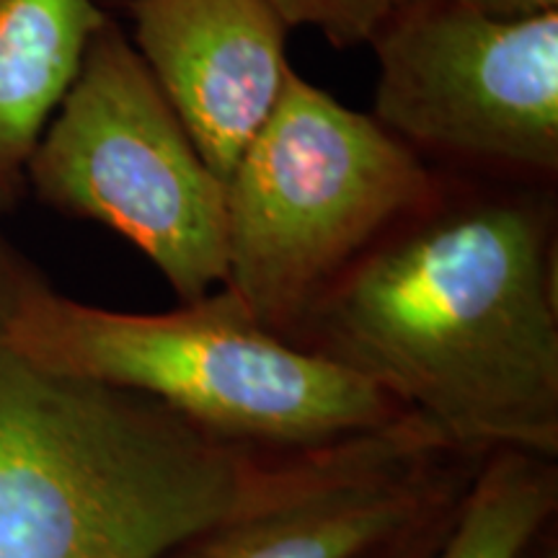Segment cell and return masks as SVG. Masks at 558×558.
Returning <instances> with one entry per match:
<instances>
[{
    "label": "cell",
    "mask_w": 558,
    "mask_h": 558,
    "mask_svg": "<svg viewBox=\"0 0 558 558\" xmlns=\"http://www.w3.org/2000/svg\"><path fill=\"white\" fill-rule=\"evenodd\" d=\"M556 184L445 173L290 333L458 456L558 460Z\"/></svg>",
    "instance_id": "cell-1"
},
{
    "label": "cell",
    "mask_w": 558,
    "mask_h": 558,
    "mask_svg": "<svg viewBox=\"0 0 558 558\" xmlns=\"http://www.w3.org/2000/svg\"><path fill=\"white\" fill-rule=\"evenodd\" d=\"M24 259L0 230V558H158L354 445L251 448L145 396L32 365L3 333Z\"/></svg>",
    "instance_id": "cell-2"
},
{
    "label": "cell",
    "mask_w": 558,
    "mask_h": 558,
    "mask_svg": "<svg viewBox=\"0 0 558 558\" xmlns=\"http://www.w3.org/2000/svg\"><path fill=\"white\" fill-rule=\"evenodd\" d=\"M3 333L32 365L145 396L251 448L318 452L418 422L362 375L277 337L226 288L122 313L62 295L24 259Z\"/></svg>",
    "instance_id": "cell-3"
},
{
    "label": "cell",
    "mask_w": 558,
    "mask_h": 558,
    "mask_svg": "<svg viewBox=\"0 0 558 558\" xmlns=\"http://www.w3.org/2000/svg\"><path fill=\"white\" fill-rule=\"evenodd\" d=\"M442 173L292 68L230 173L222 288L290 339L326 284L383 230L427 202Z\"/></svg>",
    "instance_id": "cell-4"
},
{
    "label": "cell",
    "mask_w": 558,
    "mask_h": 558,
    "mask_svg": "<svg viewBox=\"0 0 558 558\" xmlns=\"http://www.w3.org/2000/svg\"><path fill=\"white\" fill-rule=\"evenodd\" d=\"M26 186L47 207L128 239L181 303L226 282V181L111 16L39 140Z\"/></svg>",
    "instance_id": "cell-5"
},
{
    "label": "cell",
    "mask_w": 558,
    "mask_h": 558,
    "mask_svg": "<svg viewBox=\"0 0 558 558\" xmlns=\"http://www.w3.org/2000/svg\"><path fill=\"white\" fill-rule=\"evenodd\" d=\"M369 45L373 117L390 135L465 173L556 184L558 11L401 5Z\"/></svg>",
    "instance_id": "cell-6"
},
{
    "label": "cell",
    "mask_w": 558,
    "mask_h": 558,
    "mask_svg": "<svg viewBox=\"0 0 558 558\" xmlns=\"http://www.w3.org/2000/svg\"><path fill=\"white\" fill-rule=\"evenodd\" d=\"M481 460L427 424L360 439L308 478L186 535L158 558H362L450 512Z\"/></svg>",
    "instance_id": "cell-7"
},
{
    "label": "cell",
    "mask_w": 558,
    "mask_h": 558,
    "mask_svg": "<svg viewBox=\"0 0 558 558\" xmlns=\"http://www.w3.org/2000/svg\"><path fill=\"white\" fill-rule=\"evenodd\" d=\"M135 47L202 158L226 181L292 65L271 0H124Z\"/></svg>",
    "instance_id": "cell-8"
},
{
    "label": "cell",
    "mask_w": 558,
    "mask_h": 558,
    "mask_svg": "<svg viewBox=\"0 0 558 558\" xmlns=\"http://www.w3.org/2000/svg\"><path fill=\"white\" fill-rule=\"evenodd\" d=\"M109 19L99 0H0V213L26 192V169Z\"/></svg>",
    "instance_id": "cell-9"
},
{
    "label": "cell",
    "mask_w": 558,
    "mask_h": 558,
    "mask_svg": "<svg viewBox=\"0 0 558 558\" xmlns=\"http://www.w3.org/2000/svg\"><path fill=\"white\" fill-rule=\"evenodd\" d=\"M556 512V460L520 450L492 452L481 460L427 558H522L554 525Z\"/></svg>",
    "instance_id": "cell-10"
},
{
    "label": "cell",
    "mask_w": 558,
    "mask_h": 558,
    "mask_svg": "<svg viewBox=\"0 0 558 558\" xmlns=\"http://www.w3.org/2000/svg\"><path fill=\"white\" fill-rule=\"evenodd\" d=\"M290 29L305 26L324 34L329 45H369L383 21L396 11L399 0H271Z\"/></svg>",
    "instance_id": "cell-11"
},
{
    "label": "cell",
    "mask_w": 558,
    "mask_h": 558,
    "mask_svg": "<svg viewBox=\"0 0 558 558\" xmlns=\"http://www.w3.org/2000/svg\"><path fill=\"white\" fill-rule=\"evenodd\" d=\"M456 507H452L450 512L439 514V518H435V520L424 522V525H418L416 530H411V533L399 535V538L386 543V546L375 548L373 554H367L362 558H427L432 550L437 548V543L442 541V535H445V530H448V522L452 518V512H456Z\"/></svg>",
    "instance_id": "cell-12"
},
{
    "label": "cell",
    "mask_w": 558,
    "mask_h": 558,
    "mask_svg": "<svg viewBox=\"0 0 558 558\" xmlns=\"http://www.w3.org/2000/svg\"><path fill=\"white\" fill-rule=\"evenodd\" d=\"M401 5H456V9L501 19H520L558 11V0H399L396 9H401Z\"/></svg>",
    "instance_id": "cell-13"
},
{
    "label": "cell",
    "mask_w": 558,
    "mask_h": 558,
    "mask_svg": "<svg viewBox=\"0 0 558 558\" xmlns=\"http://www.w3.org/2000/svg\"><path fill=\"white\" fill-rule=\"evenodd\" d=\"M522 558H558L554 525H548L546 530H543V533L533 541V546L525 550V556Z\"/></svg>",
    "instance_id": "cell-14"
}]
</instances>
